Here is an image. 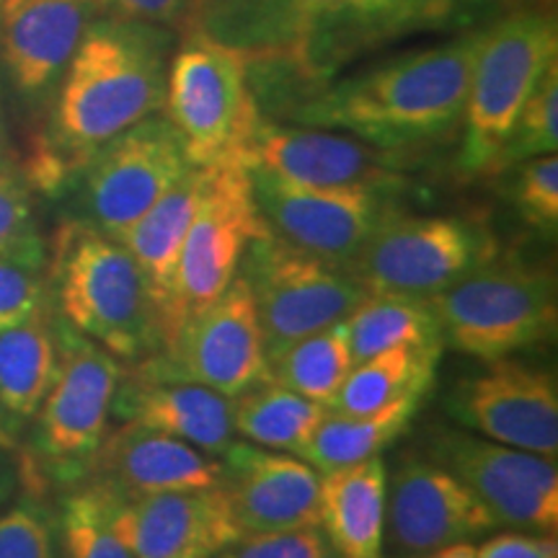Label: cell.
<instances>
[{
	"instance_id": "cell-34",
	"label": "cell",
	"mask_w": 558,
	"mask_h": 558,
	"mask_svg": "<svg viewBox=\"0 0 558 558\" xmlns=\"http://www.w3.org/2000/svg\"><path fill=\"white\" fill-rule=\"evenodd\" d=\"M50 308L47 248L39 233L0 251V331Z\"/></svg>"
},
{
	"instance_id": "cell-33",
	"label": "cell",
	"mask_w": 558,
	"mask_h": 558,
	"mask_svg": "<svg viewBox=\"0 0 558 558\" xmlns=\"http://www.w3.org/2000/svg\"><path fill=\"white\" fill-rule=\"evenodd\" d=\"M120 497L99 481L75 488L62 501V543L68 558H135L117 527Z\"/></svg>"
},
{
	"instance_id": "cell-13",
	"label": "cell",
	"mask_w": 558,
	"mask_h": 558,
	"mask_svg": "<svg viewBox=\"0 0 558 558\" xmlns=\"http://www.w3.org/2000/svg\"><path fill=\"white\" fill-rule=\"evenodd\" d=\"M264 222L282 241L344 267L393 209L390 197L357 186L295 184L262 169H246Z\"/></svg>"
},
{
	"instance_id": "cell-18",
	"label": "cell",
	"mask_w": 558,
	"mask_h": 558,
	"mask_svg": "<svg viewBox=\"0 0 558 558\" xmlns=\"http://www.w3.org/2000/svg\"><path fill=\"white\" fill-rule=\"evenodd\" d=\"M388 488L386 525L403 554L424 556L497 527L476 494L445 465L407 458Z\"/></svg>"
},
{
	"instance_id": "cell-8",
	"label": "cell",
	"mask_w": 558,
	"mask_h": 558,
	"mask_svg": "<svg viewBox=\"0 0 558 558\" xmlns=\"http://www.w3.org/2000/svg\"><path fill=\"white\" fill-rule=\"evenodd\" d=\"M239 275L254 298L267 354L347 320L369 295L352 271L300 251L271 230L251 241Z\"/></svg>"
},
{
	"instance_id": "cell-41",
	"label": "cell",
	"mask_w": 558,
	"mask_h": 558,
	"mask_svg": "<svg viewBox=\"0 0 558 558\" xmlns=\"http://www.w3.org/2000/svg\"><path fill=\"white\" fill-rule=\"evenodd\" d=\"M476 558H558V543L548 533H501L481 543Z\"/></svg>"
},
{
	"instance_id": "cell-21",
	"label": "cell",
	"mask_w": 558,
	"mask_h": 558,
	"mask_svg": "<svg viewBox=\"0 0 558 558\" xmlns=\"http://www.w3.org/2000/svg\"><path fill=\"white\" fill-rule=\"evenodd\" d=\"M88 471L94 481L124 501L226 484L222 460L184 439L130 422L111 437H104Z\"/></svg>"
},
{
	"instance_id": "cell-23",
	"label": "cell",
	"mask_w": 558,
	"mask_h": 558,
	"mask_svg": "<svg viewBox=\"0 0 558 558\" xmlns=\"http://www.w3.org/2000/svg\"><path fill=\"white\" fill-rule=\"evenodd\" d=\"M114 520L135 558H215L241 538L222 486L120 499Z\"/></svg>"
},
{
	"instance_id": "cell-6",
	"label": "cell",
	"mask_w": 558,
	"mask_h": 558,
	"mask_svg": "<svg viewBox=\"0 0 558 558\" xmlns=\"http://www.w3.org/2000/svg\"><path fill=\"white\" fill-rule=\"evenodd\" d=\"M427 303L442 344L484 362L512 357L556 333V277L499 256Z\"/></svg>"
},
{
	"instance_id": "cell-40",
	"label": "cell",
	"mask_w": 558,
	"mask_h": 558,
	"mask_svg": "<svg viewBox=\"0 0 558 558\" xmlns=\"http://www.w3.org/2000/svg\"><path fill=\"white\" fill-rule=\"evenodd\" d=\"M109 16H120L143 24L163 26V29L186 34L192 26L194 0H99Z\"/></svg>"
},
{
	"instance_id": "cell-26",
	"label": "cell",
	"mask_w": 558,
	"mask_h": 558,
	"mask_svg": "<svg viewBox=\"0 0 558 558\" xmlns=\"http://www.w3.org/2000/svg\"><path fill=\"white\" fill-rule=\"evenodd\" d=\"M58 373V331L50 308L0 331V427L34 422Z\"/></svg>"
},
{
	"instance_id": "cell-19",
	"label": "cell",
	"mask_w": 558,
	"mask_h": 558,
	"mask_svg": "<svg viewBox=\"0 0 558 558\" xmlns=\"http://www.w3.org/2000/svg\"><path fill=\"white\" fill-rule=\"evenodd\" d=\"M226 497L243 535L320 527V473L292 452L233 442L222 456Z\"/></svg>"
},
{
	"instance_id": "cell-42",
	"label": "cell",
	"mask_w": 558,
	"mask_h": 558,
	"mask_svg": "<svg viewBox=\"0 0 558 558\" xmlns=\"http://www.w3.org/2000/svg\"><path fill=\"white\" fill-rule=\"evenodd\" d=\"M416 3L422 9L424 19H427L429 29H435V26L448 24L450 19H456L458 13H463L476 0H416Z\"/></svg>"
},
{
	"instance_id": "cell-2",
	"label": "cell",
	"mask_w": 558,
	"mask_h": 558,
	"mask_svg": "<svg viewBox=\"0 0 558 558\" xmlns=\"http://www.w3.org/2000/svg\"><path fill=\"white\" fill-rule=\"evenodd\" d=\"M481 29L401 52L320 83L292 101L288 120L347 132L386 150L411 153L460 128Z\"/></svg>"
},
{
	"instance_id": "cell-10",
	"label": "cell",
	"mask_w": 558,
	"mask_h": 558,
	"mask_svg": "<svg viewBox=\"0 0 558 558\" xmlns=\"http://www.w3.org/2000/svg\"><path fill=\"white\" fill-rule=\"evenodd\" d=\"M54 331L58 373L34 416V445L54 473L75 478L88 471L107 437L122 367L114 354L83 337L60 316L54 318Z\"/></svg>"
},
{
	"instance_id": "cell-38",
	"label": "cell",
	"mask_w": 558,
	"mask_h": 558,
	"mask_svg": "<svg viewBox=\"0 0 558 558\" xmlns=\"http://www.w3.org/2000/svg\"><path fill=\"white\" fill-rule=\"evenodd\" d=\"M218 558H337L320 527L243 535L220 550Z\"/></svg>"
},
{
	"instance_id": "cell-3",
	"label": "cell",
	"mask_w": 558,
	"mask_h": 558,
	"mask_svg": "<svg viewBox=\"0 0 558 558\" xmlns=\"http://www.w3.org/2000/svg\"><path fill=\"white\" fill-rule=\"evenodd\" d=\"M47 282L60 318L117 360L137 362L160 352L148 284L122 241L86 220L62 222L54 230Z\"/></svg>"
},
{
	"instance_id": "cell-11",
	"label": "cell",
	"mask_w": 558,
	"mask_h": 558,
	"mask_svg": "<svg viewBox=\"0 0 558 558\" xmlns=\"http://www.w3.org/2000/svg\"><path fill=\"white\" fill-rule=\"evenodd\" d=\"M190 169L181 137L163 114L137 122L83 166L81 202L86 222L122 241Z\"/></svg>"
},
{
	"instance_id": "cell-29",
	"label": "cell",
	"mask_w": 558,
	"mask_h": 558,
	"mask_svg": "<svg viewBox=\"0 0 558 558\" xmlns=\"http://www.w3.org/2000/svg\"><path fill=\"white\" fill-rule=\"evenodd\" d=\"M295 0H194L192 29L239 50L248 60L288 52Z\"/></svg>"
},
{
	"instance_id": "cell-30",
	"label": "cell",
	"mask_w": 558,
	"mask_h": 558,
	"mask_svg": "<svg viewBox=\"0 0 558 558\" xmlns=\"http://www.w3.org/2000/svg\"><path fill=\"white\" fill-rule=\"evenodd\" d=\"M326 409L275 380H262L233 396V429L251 445L298 456Z\"/></svg>"
},
{
	"instance_id": "cell-31",
	"label": "cell",
	"mask_w": 558,
	"mask_h": 558,
	"mask_svg": "<svg viewBox=\"0 0 558 558\" xmlns=\"http://www.w3.org/2000/svg\"><path fill=\"white\" fill-rule=\"evenodd\" d=\"M267 365L269 380L295 390L320 407H331L341 383L354 367L347 320L279 347L277 352L267 354Z\"/></svg>"
},
{
	"instance_id": "cell-37",
	"label": "cell",
	"mask_w": 558,
	"mask_h": 558,
	"mask_svg": "<svg viewBox=\"0 0 558 558\" xmlns=\"http://www.w3.org/2000/svg\"><path fill=\"white\" fill-rule=\"evenodd\" d=\"M0 558H54L50 514L34 501L0 514Z\"/></svg>"
},
{
	"instance_id": "cell-43",
	"label": "cell",
	"mask_w": 558,
	"mask_h": 558,
	"mask_svg": "<svg viewBox=\"0 0 558 558\" xmlns=\"http://www.w3.org/2000/svg\"><path fill=\"white\" fill-rule=\"evenodd\" d=\"M424 558H476V546H471L469 541L463 543H450V546L424 554Z\"/></svg>"
},
{
	"instance_id": "cell-7",
	"label": "cell",
	"mask_w": 558,
	"mask_h": 558,
	"mask_svg": "<svg viewBox=\"0 0 558 558\" xmlns=\"http://www.w3.org/2000/svg\"><path fill=\"white\" fill-rule=\"evenodd\" d=\"M499 256L494 233L460 215L390 209L347 269L369 295L429 300Z\"/></svg>"
},
{
	"instance_id": "cell-9",
	"label": "cell",
	"mask_w": 558,
	"mask_h": 558,
	"mask_svg": "<svg viewBox=\"0 0 558 558\" xmlns=\"http://www.w3.org/2000/svg\"><path fill=\"white\" fill-rule=\"evenodd\" d=\"M269 233L251 192L246 166L207 169L205 190L181 248L173 279L169 339L163 352L177 341L184 320L218 300L239 275L251 241Z\"/></svg>"
},
{
	"instance_id": "cell-17",
	"label": "cell",
	"mask_w": 558,
	"mask_h": 558,
	"mask_svg": "<svg viewBox=\"0 0 558 558\" xmlns=\"http://www.w3.org/2000/svg\"><path fill=\"white\" fill-rule=\"evenodd\" d=\"M160 354L181 378L230 399L269 380L267 347L246 279L235 275L218 300L184 320L169 352Z\"/></svg>"
},
{
	"instance_id": "cell-5",
	"label": "cell",
	"mask_w": 558,
	"mask_h": 558,
	"mask_svg": "<svg viewBox=\"0 0 558 558\" xmlns=\"http://www.w3.org/2000/svg\"><path fill=\"white\" fill-rule=\"evenodd\" d=\"M558 62L556 19L520 9L481 29L463 109V143L456 169L463 179L488 177L494 158L546 70Z\"/></svg>"
},
{
	"instance_id": "cell-4",
	"label": "cell",
	"mask_w": 558,
	"mask_h": 558,
	"mask_svg": "<svg viewBox=\"0 0 558 558\" xmlns=\"http://www.w3.org/2000/svg\"><path fill=\"white\" fill-rule=\"evenodd\" d=\"M163 117L177 130L192 166H243L264 120L246 54L197 29L181 34L166 75Z\"/></svg>"
},
{
	"instance_id": "cell-15",
	"label": "cell",
	"mask_w": 558,
	"mask_h": 558,
	"mask_svg": "<svg viewBox=\"0 0 558 558\" xmlns=\"http://www.w3.org/2000/svg\"><path fill=\"white\" fill-rule=\"evenodd\" d=\"M456 383L448 409L465 429L492 442L556 460L558 456V388L546 369L505 357Z\"/></svg>"
},
{
	"instance_id": "cell-39",
	"label": "cell",
	"mask_w": 558,
	"mask_h": 558,
	"mask_svg": "<svg viewBox=\"0 0 558 558\" xmlns=\"http://www.w3.org/2000/svg\"><path fill=\"white\" fill-rule=\"evenodd\" d=\"M37 233L29 186L16 173L0 169V251Z\"/></svg>"
},
{
	"instance_id": "cell-28",
	"label": "cell",
	"mask_w": 558,
	"mask_h": 558,
	"mask_svg": "<svg viewBox=\"0 0 558 558\" xmlns=\"http://www.w3.org/2000/svg\"><path fill=\"white\" fill-rule=\"evenodd\" d=\"M422 401L424 399L411 396L373 414H341V411L326 409L324 418L308 445L298 452V458H303L318 473L380 458V452L409 429Z\"/></svg>"
},
{
	"instance_id": "cell-14",
	"label": "cell",
	"mask_w": 558,
	"mask_h": 558,
	"mask_svg": "<svg viewBox=\"0 0 558 558\" xmlns=\"http://www.w3.org/2000/svg\"><path fill=\"white\" fill-rule=\"evenodd\" d=\"M422 29L429 24L416 0H295L288 52L262 60L290 68L313 90L380 41Z\"/></svg>"
},
{
	"instance_id": "cell-22",
	"label": "cell",
	"mask_w": 558,
	"mask_h": 558,
	"mask_svg": "<svg viewBox=\"0 0 558 558\" xmlns=\"http://www.w3.org/2000/svg\"><path fill=\"white\" fill-rule=\"evenodd\" d=\"M99 0H0V60L26 99L58 86Z\"/></svg>"
},
{
	"instance_id": "cell-12",
	"label": "cell",
	"mask_w": 558,
	"mask_h": 558,
	"mask_svg": "<svg viewBox=\"0 0 558 558\" xmlns=\"http://www.w3.org/2000/svg\"><path fill=\"white\" fill-rule=\"evenodd\" d=\"M246 169H262L295 184L357 186L393 197L409 190V153L386 150L347 132L277 124L262 120L243 158Z\"/></svg>"
},
{
	"instance_id": "cell-36",
	"label": "cell",
	"mask_w": 558,
	"mask_h": 558,
	"mask_svg": "<svg viewBox=\"0 0 558 558\" xmlns=\"http://www.w3.org/2000/svg\"><path fill=\"white\" fill-rule=\"evenodd\" d=\"M509 199L520 218L543 235H554L558 228V158L541 156L512 166Z\"/></svg>"
},
{
	"instance_id": "cell-1",
	"label": "cell",
	"mask_w": 558,
	"mask_h": 558,
	"mask_svg": "<svg viewBox=\"0 0 558 558\" xmlns=\"http://www.w3.org/2000/svg\"><path fill=\"white\" fill-rule=\"evenodd\" d=\"M177 32L120 16H101L83 34L58 81L50 135L32 173L54 190L81 173L96 150L163 109Z\"/></svg>"
},
{
	"instance_id": "cell-27",
	"label": "cell",
	"mask_w": 558,
	"mask_h": 558,
	"mask_svg": "<svg viewBox=\"0 0 558 558\" xmlns=\"http://www.w3.org/2000/svg\"><path fill=\"white\" fill-rule=\"evenodd\" d=\"M442 344L393 347L354 362L329 409L341 414H373L401 399H424L435 386Z\"/></svg>"
},
{
	"instance_id": "cell-25",
	"label": "cell",
	"mask_w": 558,
	"mask_h": 558,
	"mask_svg": "<svg viewBox=\"0 0 558 558\" xmlns=\"http://www.w3.org/2000/svg\"><path fill=\"white\" fill-rule=\"evenodd\" d=\"M386 497L383 458L320 473V527L337 558H380Z\"/></svg>"
},
{
	"instance_id": "cell-24",
	"label": "cell",
	"mask_w": 558,
	"mask_h": 558,
	"mask_svg": "<svg viewBox=\"0 0 558 558\" xmlns=\"http://www.w3.org/2000/svg\"><path fill=\"white\" fill-rule=\"evenodd\" d=\"M205 181L207 169L192 166L122 239L124 248L137 262L145 284H148L150 303L156 308L158 320L160 352H163L166 339H169L173 279H177L179 256L181 248H184L186 230H190L194 213L199 207Z\"/></svg>"
},
{
	"instance_id": "cell-35",
	"label": "cell",
	"mask_w": 558,
	"mask_h": 558,
	"mask_svg": "<svg viewBox=\"0 0 558 558\" xmlns=\"http://www.w3.org/2000/svg\"><path fill=\"white\" fill-rule=\"evenodd\" d=\"M558 148V62L546 70L494 158L492 173H505L522 160L554 156Z\"/></svg>"
},
{
	"instance_id": "cell-16",
	"label": "cell",
	"mask_w": 558,
	"mask_h": 558,
	"mask_svg": "<svg viewBox=\"0 0 558 558\" xmlns=\"http://www.w3.org/2000/svg\"><path fill=\"white\" fill-rule=\"evenodd\" d=\"M435 448L439 465L476 494L497 525L554 533L558 525L556 460L463 432L439 435Z\"/></svg>"
},
{
	"instance_id": "cell-20",
	"label": "cell",
	"mask_w": 558,
	"mask_h": 558,
	"mask_svg": "<svg viewBox=\"0 0 558 558\" xmlns=\"http://www.w3.org/2000/svg\"><path fill=\"white\" fill-rule=\"evenodd\" d=\"M111 411L122 422L166 432L215 458L226 456L235 442L233 399L181 378L160 352L145 357L128 378L122 373Z\"/></svg>"
},
{
	"instance_id": "cell-32",
	"label": "cell",
	"mask_w": 558,
	"mask_h": 558,
	"mask_svg": "<svg viewBox=\"0 0 558 558\" xmlns=\"http://www.w3.org/2000/svg\"><path fill=\"white\" fill-rule=\"evenodd\" d=\"M347 333L354 362L393 347L442 344L427 300L403 295H367L349 313Z\"/></svg>"
},
{
	"instance_id": "cell-44",
	"label": "cell",
	"mask_w": 558,
	"mask_h": 558,
	"mask_svg": "<svg viewBox=\"0 0 558 558\" xmlns=\"http://www.w3.org/2000/svg\"><path fill=\"white\" fill-rule=\"evenodd\" d=\"M5 160V132H3V114H0V169Z\"/></svg>"
}]
</instances>
